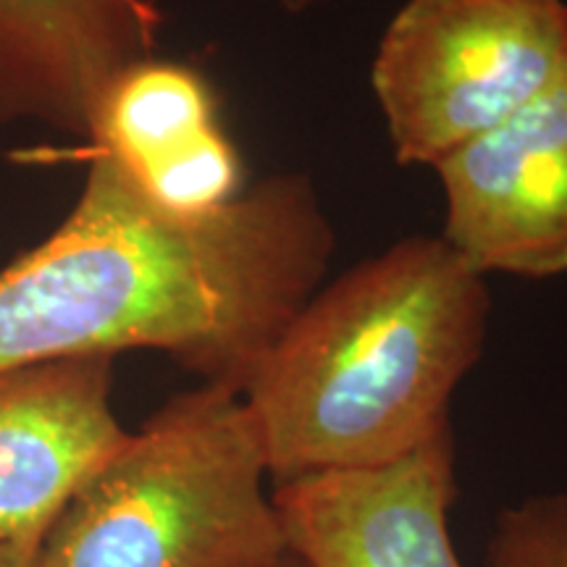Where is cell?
I'll use <instances>...</instances> for the list:
<instances>
[{
  "label": "cell",
  "mask_w": 567,
  "mask_h": 567,
  "mask_svg": "<svg viewBox=\"0 0 567 567\" xmlns=\"http://www.w3.org/2000/svg\"><path fill=\"white\" fill-rule=\"evenodd\" d=\"M51 237L0 271V371L151 350L243 389L321 287L334 226L313 182L276 174L210 216H174L97 147Z\"/></svg>",
  "instance_id": "6da1fadb"
},
{
  "label": "cell",
  "mask_w": 567,
  "mask_h": 567,
  "mask_svg": "<svg viewBox=\"0 0 567 567\" xmlns=\"http://www.w3.org/2000/svg\"><path fill=\"white\" fill-rule=\"evenodd\" d=\"M486 276L408 237L318 287L243 389L271 484L394 463L452 429L484 354Z\"/></svg>",
  "instance_id": "7a4b0ae2"
},
{
  "label": "cell",
  "mask_w": 567,
  "mask_h": 567,
  "mask_svg": "<svg viewBox=\"0 0 567 567\" xmlns=\"http://www.w3.org/2000/svg\"><path fill=\"white\" fill-rule=\"evenodd\" d=\"M284 551L243 394L197 384L82 481L42 538L38 567H264Z\"/></svg>",
  "instance_id": "3957f363"
},
{
  "label": "cell",
  "mask_w": 567,
  "mask_h": 567,
  "mask_svg": "<svg viewBox=\"0 0 567 567\" xmlns=\"http://www.w3.org/2000/svg\"><path fill=\"white\" fill-rule=\"evenodd\" d=\"M567 69V0H405L381 34L373 95L402 166L446 153Z\"/></svg>",
  "instance_id": "277c9868"
},
{
  "label": "cell",
  "mask_w": 567,
  "mask_h": 567,
  "mask_svg": "<svg viewBox=\"0 0 567 567\" xmlns=\"http://www.w3.org/2000/svg\"><path fill=\"white\" fill-rule=\"evenodd\" d=\"M439 237L481 276L567 274V69L436 163Z\"/></svg>",
  "instance_id": "5b68a950"
},
{
  "label": "cell",
  "mask_w": 567,
  "mask_h": 567,
  "mask_svg": "<svg viewBox=\"0 0 567 567\" xmlns=\"http://www.w3.org/2000/svg\"><path fill=\"white\" fill-rule=\"evenodd\" d=\"M455 496L452 429L394 463L274 484L284 544L302 567H467Z\"/></svg>",
  "instance_id": "8992f818"
},
{
  "label": "cell",
  "mask_w": 567,
  "mask_h": 567,
  "mask_svg": "<svg viewBox=\"0 0 567 567\" xmlns=\"http://www.w3.org/2000/svg\"><path fill=\"white\" fill-rule=\"evenodd\" d=\"M116 358L0 371V542L38 551L71 494L130 431L113 410Z\"/></svg>",
  "instance_id": "52a82bcc"
},
{
  "label": "cell",
  "mask_w": 567,
  "mask_h": 567,
  "mask_svg": "<svg viewBox=\"0 0 567 567\" xmlns=\"http://www.w3.org/2000/svg\"><path fill=\"white\" fill-rule=\"evenodd\" d=\"M82 147L109 153L158 208L210 216L245 193V163L208 76L158 53L103 92Z\"/></svg>",
  "instance_id": "ba28073f"
},
{
  "label": "cell",
  "mask_w": 567,
  "mask_h": 567,
  "mask_svg": "<svg viewBox=\"0 0 567 567\" xmlns=\"http://www.w3.org/2000/svg\"><path fill=\"white\" fill-rule=\"evenodd\" d=\"M163 0H0V130L87 140L111 82L158 51Z\"/></svg>",
  "instance_id": "9c48e42d"
},
{
  "label": "cell",
  "mask_w": 567,
  "mask_h": 567,
  "mask_svg": "<svg viewBox=\"0 0 567 567\" xmlns=\"http://www.w3.org/2000/svg\"><path fill=\"white\" fill-rule=\"evenodd\" d=\"M486 567H567V492L534 494L502 509Z\"/></svg>",
  "instance_id": "30bf717a"
},
{
  "label": "cell",
  "mask_w": 567,
  "mask_h": 567,
  "mask_svg": "<svg viewBox=\"0 0 567 567\" xmlns=\"http://www.w3.org/2000/svg\"><path fill=\"white\" fill-rule=\"evenodd\" d=\"M0 567H38V551L0 542Z\"/></svg>",
  "instance_id": "8fae6325"
},
{
  "label": "cell",
  "mask_w": 567,
  "mask_h": 567,
  "mask_svg": "<svg viewBox=\"0 0 567 567\" xmlns=\"http://www.w3.org/2000/svg\"><path fill=\"white\" fill-rule=\"evenodd\" d=\"M279 3H281L284 11H289V13H302V11H308L310 6L316 3V0H279Z\"/></svg>",
  "instance_id": "7c38bea8"
},
{
  "label": "cell",
  "mask_w": 567,
  "mask_h": 567,
  "mask_svg": "<svg viewBox=\"0 0 567 567\" xmlns=\"http://www.w3.org/2000/svg\"><path fill=\"white\" fill-rule=\"evenodd\" d=\"M264 567H302L300 563H297V559L289 555V551H284L281 557H276L274 563H268V565H264Z\"/></svg>",
  "instance_id": "4fadbf2b"
}]
</instances>
